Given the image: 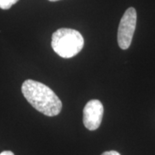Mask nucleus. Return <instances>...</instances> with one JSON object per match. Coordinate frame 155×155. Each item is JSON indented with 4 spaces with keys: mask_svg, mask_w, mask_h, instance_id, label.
Wrapping results in <instances>:
<instances>
[{
    "mask_svg": "<svg viewBox=\"0 0 155 155\" xmlns=\"http://www.w3.org/2000/svg\"><path fill=\"white\" fill-rule=\"evenodd\" d=\"M137 21V13L133 7L128 8L123 14L119 23L117 41L119 47L123 50L127 49L132 42V39Z\"/></svg>",
    "mask_w": 155,
    "mask_h": 155,
    "instance_id": "3",
    "label": "nucleus"
},
{
    "mask_svg": "<svg viewBox=\"0 0 155 155\" xmlns=\"http://www.w3.org/2000/svg\"><path fill=\"white\" fill-rule=\"evenodd\" d=\"M0 155H15L11 151H4V152H2Z\"/></svg>",
    "mask_w": 155,
    "mask_h": 155,
    "instance_id": "7",
    "label": "nucleus"
},
{
    "mask_svg": "<svg viewBox=\"0 0 155 155\" xmlns=\"http://www.w3.org/2000/svg\"><path fill=\"white\" fill-rule=\"evenodd\" d=\"M51 45L58 55L69 59L77 55L83 49L84 38L75 29L59 28L52 35Z\"/></svg>",
    "mask_w": 155,
    "mask_h": 155,
    "instance_id": "2",
    "label": "nucleus"
},
{
    "mask_svg": "<svg viewBox=\"0 0 155 155\" xmlns=\"http://www.w3.org/2000/svg\"><path fill=\"white\" fill-rule=\"evenodd\" d=\"M50 2H56V1H60V0H48Z\"/></svg>",
    "mask_w": 155,
    "mask_h": 155,
    "instance_id": "8",
    "label": "nucleus"
},
{
    "mask_svg": "<svg viewBox=\"0 0 155 155\" xmlns=\"http://www.w3.org/2000/svg\"><path fill=\"white\" fill-rule=\"evenodd\" d=\"M101 155H121L118 152L116 151H108V152H104V153Z\"/></svg>",
    "mask_w": 155,
    "mask_h": 155,
    "instance_id": "6",
    "label": "nucleus"
},
{
    "mask_svg": "<svg viewBox=\"0 0 155 155\" xmlns=\"http://www.w3.org/2000/svg\"><path fill=\"white\" fill-rule=\"evenodd\" d=\"M19 0H0V8L2 10H9Z\"/></svg>",
    "mask_w": 155,
    "mask_h": 155,
    "instance_id": "5",
    "label": "nucleus"
},
{
    "mask_svg": "<svg viewBox=\"0 0 155 155\" xmlns=\"http://www.w3.org/2000/svg\"><path fill=\"white\" fill-rule=\"evenodd\" d=\"M104 116V106L99 100H90L83 110V122L87 129L93 131L101 125Z\"/></svg>",
    "mask_w": 155,
    "mask_h": 155,
    "instance_id": "4",
    "label": "nucleus"
},
{
    "mask_svg": "<svg viewBox=\"0 0 155 155\" xmlns=\"http://www.w3.org/2000/svg\"><path fill=\"white\" fill-rule=\"evenodd\" d=\"M22 92L32 107L45 116H55L61 113V100L44 84L27 79L22 84Z\"/></svg>",
    "mask_w": 155,
    "mask_h": 155,
    "instance_id": "1",
    "label": "nucleus"
}]
</instances>
